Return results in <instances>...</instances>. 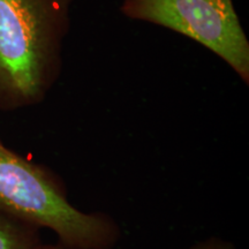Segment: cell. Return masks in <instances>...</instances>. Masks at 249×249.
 <instances>
[{"instance_id": "obj_1", "label": "cell", "mask_w": 249, "mask_h": 249, "mask_svg": "<svg viewBox=\"0 0 249 249\" xmlns=\"http://www.w3.org/2000/svg\"><path fill=\"white\" fill-rule=\"evenodd\" d=\"M75 0H0V111L44 102L62 71Z\"/></svg>"}, {"instance_id": "obj_2", "label": "cell", "mask_w": 249, "mask_h": 249, "mask_svg": "<svg viewBox=\"0 0 249 249\" xmlns=\"http://www.w3.org/2000/svg\"><path fill=\"white\" fill-rule=\"evenodd\" d=\"M0 213L37 229H49L71 249H112L120 229L104 213H85L67 198L51 170L6 147L0 138Z\"/></svg>"}, {"instance_id": "obj_3", "label": "cell", "mask_w": 249, "mask_h": 249, "mask_svg": "<svg viewBox=\"0 0 249 249\" xmlns=\"http://www.w3.org/2000/svg\"><path fill=\"white\" fill-rule=\"evenodd\" d=\"M120 12L198 43L249 85V40L233 0H123Z\"/></svg>"}, {"instance_id": "obj_4", "label": "cell", "mask_w": 249, "mask_h": 249, "mask_svg": "<svg viewBox=\"0 0 249 249\" xmlns=\"http://www.w3.org/2000/svg\"><path fill=\"white\" fill-rule=\"evenodd\" d=\"M39 242V229L0 213V249H34Z\"/></svg>"}, {"instance_id": "obj_5", "label": "cell", "mask_w": 249, "mask_h": 249, "mask_svg": "<svg viewBox=\"0 0 249 249\" xmlns=\"http://www.w3.org/2000/svg\"><path fill=\"white\" fill-rule=\"evenodd\" d=\"M188 249H235L229 242L220 240V239H209V240H204L198 242L194 246H192Z\"/></svg>"}, {"instance_id": "obj_6", "label": "cell", "mask_w": 249, "mask_h": 249, "mask_svg": "<svg viewBox=\"0 0 249 249\" xmlns=\"http://www.w3.org/2000/svg\"><path fill=\"white\" fill-rule=\"evenodd\" d=\"M34 249H71V248H68V247H66V246L61 245V244H57V245H43L42 242H39V244L37 245Z\"/></svg>"}]
</instances>
